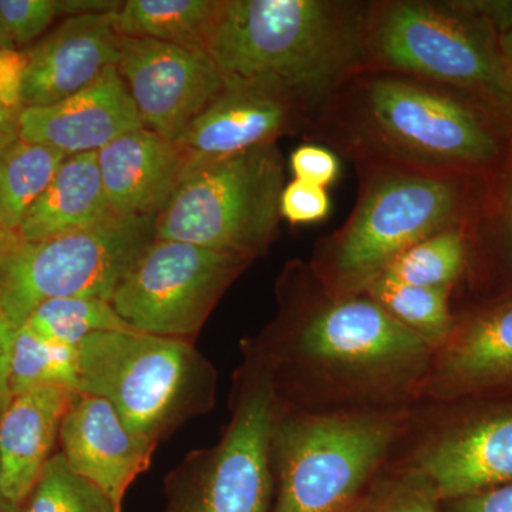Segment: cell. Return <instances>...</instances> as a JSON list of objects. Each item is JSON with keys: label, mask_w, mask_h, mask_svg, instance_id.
<instances>
[{"label": "cell", "mask_w": 512, "mask_h": 512, "mask_svg": "<svg viewBox=\"0 0 512 512\" xmlns=\"http://www.w3.org/2000/svg\"><path fill=\"white\" fill-rule=\"evenodd\" d=\"M433 350L419 403L512 396V295L458 315Z\"/></svg>", "instance_id": "obj_14"}, {"label": "cell", "mask_w": 512, "mask_h": 512, "mask_svg": "<svg viewBox=\"0 0 512 512\" xmlns=\"http://www.w3.org/2000/svg\"><path fill=\"white\" fill-rule=\"evenodd\" d=\"M413 406L355 412L278 406L269 512H348L389 464Z\"/></svg>", "instance_id": "obj_6"}, {"label": "cell", "mask_w": 512, "mask_h": 512, "mask_svg": "<svg viewBox=\"0 0 512 512\" xmlns=\"http://www.w3.org/2000/svg\"><path fill=\"white\" fill-rule=\"evenodd\" d=\"M73 393L63 387H40L12 396L0 412L2 490L8 512H20L53 456Z\"/></svg>", "instance_id": "obj_20"}, {"label": "cell", "mask_w": 512, "mask_h": 512, "mask_svg": "<svg viewBox=\"0 0 512 512\" xmlns=\"http://www.w3.org/2000/svg\"><path fill=\"white\" fill-rule=\"evenodd\" d=\"M231 419L220 441L195 450L165 478L163 512H269L274 501L271 441L278 397L255 340L242 343Z\"/></svg>", "instance_id": "obj_8"}, {"label": "cell", "mask_w": 512, "mask_h": 512, "mask_svg": "<svg viewBox=\"0 0 512 512\" xmlns=\"http://www.w3.org/2000/svg\"><path fill=\"white\" fill-rule=\"evenodd\" d=\"M359 195L345 224L320 239L308 262L335 295L365 293L407 248L476 220L473 177L389 164H355Z\"/></svg>", "instance_id": "obj_4"}, {"label": "cell", "mask_w": 512, "mask_h": 512, "mask_svg": "<svg viewBox=\"0 0 512 512\" xmlns=\"http://www.w3.org/2000/svg\"><path fill=\"white\" fill-rule=\"evenodd\" d=\"M501 60H503L505 93H507L508 111L512 119V16L500 30Z\"/></svg>", "instance_id": "obj_38"}, {"label": "cell", "mask_w": 512, "mask_h": 512, "mask_svg": "<svg viewBox=\"0 0 512 512\" xmlns=\"http://www.w3.org/2000/svg\"><path fill=\"white\" fill-rule=\"evenodd\" d=\"M13 49H16V45L13 43V40L10 39L5 26H3L2 20H0V53Z\"/></svg>", "instance_id": "obj_39"}, {"label": "cell", "mask_w": 512, "mask_h": 512, "mask_svg": "<svg viewBox=\"0 0 512 512\" xmlns=\"http://www.w3.org/2000/svg\"><path fill=\"white\" fill-rule=\"evenodd\" d=\"M2 480H3V470H2V460H0V512H8V510H6L5 500H3Z\"/></svg>", "instance_id": "obj_40"}, {"label": "cell", "mask_w": 512, "mask_h": 512, "mask_svg": "<svg viewBox=\"0 0 512 512\" xmlns=\"http://www.w3.org/2000/svg\"><path fill=\"white\" fill-rule=\"evenodd\" d=\"M57 16L59 0H0V20L15 45L42 36Z\"/></svg>", "instance_id": "obj_31"}, {"label": "cell", "mask_w": 512, "mask_h": 512, "mask_svg": "<svg viewBox=\"0 0 512 512\" xmlns=\"http://www.w3.org/2000/svg\"><path fill=\"white\" fill-rule=\"evenodd\" d=\"M503 174L500 175V194H498V235H500L501 259L512 274V147L504 161Z\"/></svg>", "instance_id": "obj_35"}, {"label": "cell", "mask_w": 512, "mask_h": 512, "mask_svg": "<svg viewBox=\"0 0 512 512\" xmlns=\"http://www.w3.org/2000/svg\"><path fill=\"white\" fill-rule=\"evenodd\" d=\"M156 215L110 212L87 227L28 244L0 281V299L20 328L40 303L60 298L111 302L121 281L156 239Z\"/></svg>", "instance_id": "obj_10"}, {"label": "cell", "mask_w": 512, "mask_h": 512, "mask_svg": "<svg viewBox=\"0 0 512 512\" xmlns=\"http://www.w3.org/2000/svg\"><path fill=\"white\" fill-rule=\"evenodd\" d=\"M279 311L255 338L279 406L355 412L420 402L433 349L367 293L335 295L293 261L278 284Z\"/></svg>", "instance_id": "obj_1"}, {"label": "cell", "mask_w": 512, "mask_h": 512, "mask_svg": "<svg viewBox=\"0 0 512 512\" xmlns=\"http://www.w3.org/2000/svg\"><path fill=\"white\" fill-rule=\"evenodd\" d=\"M511 15L512 2H369L363 66L471 94L512 121L500 50Z\"/></svg>", "instance_id": "obj_5"}, {"label": "cell", "mask_w": 512, "mask_h": 512, "mask_svg": "<svg viewBox=\"0 0 512 512\" xmlns=\"http://www.w3.org/2000/svg\"><path fill=\"white\" fill-rule=\"evenodd\" d=\"M97 160L110 211L123 217H157L190 165V157L175 141L147 128L101 148Z\"/></svg>", "instance_id": "obj_19"}, {"label": "cell", "mask_w": 512, "mask_h": 512, "mask_svg": "<svg viewBox=\"0 0 512 512\" xmlns=\"http://www.w3.org/2000/svg\"><path fill=\"white\" fill-rule=\"evenodd\" d=\"M251 264L247 256L156 238L110 303L138 332L192 342L222 295Z\"/></svg>", "instance_id": "obj_12"}, {"label": "cell", "mask_w": 512, "mask_h": 512, "mask_svg": "<svg viewBox=\"0 0 512 512\" xmlns=\"http://www.w3.org/2000/svg\"><path fill=\"white\" fill-rule=\"evenodd\" d=\"M20 512H120L99 488L77 476L62 453L47 461Z\"/></svg>", "instance_id": "obj_28"}, {"label": "cell", "mask_w": 512, "mask_h": 512, "mask_svg": "<svg viewBox=\"0 0 512 512\" xmlns=\"http://www.w3.org/2000/svg\"><path fill=\"white\" fill-rule=\"evenodd\" d=\"M365 293L433 350L446 342L456 325L454 289L423 288L380 278Z\"/></svg>", "instance_id": "obj_25"}, {"label": "cell", "mask_w": 512, "mask_h": 512, "mask_svg": "<svg viewBox=\"0 0 512 512\" xmlns=\"http://www.w3.org/2000/svg\"><path fill=\"white\" fill-rule=\"evenodd\" d=\"M441 504L421 474L389 463L348 512H441Z\"/></svg>", "instance_id": "obj_29"}, {"label": "cell", "mask_w": 512, "mask_h": 512, "mask_svg": "<svg viewBox=\"0 0 512 512\" xmlns=\"http://www.w3.org/2000/svg\"><path fill=\"white\" fill-rule=\"evenodd\" d=\"M332 207L328 190L303 181L292 180L285 185L279 211L293 225L312 224L325 220Z\"/></svg>", "instance_id": "obj_32"}, {"label": "cell", "mask_w": 512, "mask_h": 512, "mask_svg": "<svg viewBox=\"0 0 512 512\" xmlns=\"http://www.w3.org/2000/svg\"><path fill=\"white\" fill-rule=\"evenodd\" d=\"M421 474L441 503L512 483V399L414 404L389 461Z\"/></svg>", "instance_id": "obj_11"}, {"label": "cell", "mask_w": 512, "mask_h": 512, "mask_svg": "<svg viewBox=\"0 0 512 512\" xmlns=\"http://www.w3.org/2000/svg\"><path fill=\"white\" fill-rule=\"evenodd\" d=\"M79 355L77 349L64 348L37 338L25 326L16 330L10 353V394L40 387H63L77 392Z\"/></svg>", "instance_id": "obj_27"}, {"label": "cell", "mask_w": 512, "mask_h": 512, "mask_svg": "<svg viewBox=\"0 0 512 512\" xmlns=\"http://www.w3.org/2000/svg\"><path fill=\"white\" fill-rule=\"evenodd\" d=\"M221 0H127L117 10V33L207 50Z\"/></svg>", "instance_id": "obj_22"}, {"label": "cell", "mask_w": 512, "mask_h": 512, "mask_svg": "<svg viewBox=\"0 0 512 512\" xmlns=\"http://www.w3.org/2000/svg\"><path fill=\"white\" fill-rule=\"evenodd\" d=\"M289 165L293 180L322 188H328L335 183L340 173V161L336 153L320 144L308 143L296 148Z\"/></svg>", "instance_id": "obj_33"}, {"label": "cell", "mask_w": 512, "mask_h": 512, "mask_svg": "<svg viewBox=\"0 0 512 512\" xmlns=\"http://www.w3.org/2000/svg\"><path fill=\"white\" fill-rule=\"evenodd\" d=\"M276 144L221 160L190 163L157 215L156 238L247 256L264 255L278 229L285 187Z\"/></svg>", "instance_id": "obj_9"}, {"label": "cell", "mask_w": 512, "mask_h": 512, "mask_svg": "<svg viewBox=\"0 0 512 512\" xmlns=\"http://www.w3.org/2000/svg\"><path fill=\"white\" fill-rule=\"evenodd\" d=\"M77 355V392L109 402L131 433L156 448L214 409L217 370L187 340L109 330L84 340Z\"/></svg>", "instance_id": "obj_7"}, {"label": "cell", "mask_w": 512, "mask_h": 512, "mask_svg": "<svg viewBox=\"0 0 512 512\" xmlns=\"http://www.w3.org/2000/svg\"><path fill=\"white\" fill-rule=\"evenodd\" d=\"M473 222L441 229L416 242L397 255L380 278L404 285L456 291L470 261Z\"/></svg>", "instance_id": "obj_23"}, {"label": "cell", "mask_w": 512, "mask_h": 512, "mask_svg": "<svg viewBox=\"0 0 512 512\" xmlns=\"http://www.w3.org/2000/svg\"><path fill=\"white\" fill-rule=\"evenodd\" d=\"M16 330L18 328L10 322L5 309H3L2 299H0V412L12 399L9 387V366Z\"/></svg>", "instance_id": "obj_36"}, {"label": "cell", "mask_w": 512, "mask_h": 512, "mask_svg": "<svg viewBox=\"0 0 512 512\" xmlns=\"http://www.w3.org/2000/svg\"><path fill=\"white\" fill-rule=\"evenodd\" d=\"M63 457L77 476L123 510L128 488L150 467L156 447L128 430L101 397L74 392L59 434Z\"/></svg>", "instance_id": "obj_16"}, {"label": "cell", "mask_w": 512, "mask_h": 512, "mask_svg": "<svg viewBox=\"0 0 512 512\" xmlns=\"http://www.w3.org/2000/svg\"><path fill=\"white\" fill-rule=\"evenodd\" d=\"M116 12L64 19L26 50L25 107H46L74 96L96 82L120 59Z\"/></svg>", "instance_id": "obj_17"}, {"label": "cell", "mask_w": 512, "mask_h": 512, "mask_svg": "<svg viewBox=\"0 0 512 512\" xmlns=\"http://www.w3.org/2000/svg\"><path fill=\"white\" fill-rule=\"evenodd\" d=\"M367 6L350 0H221L207 52L227 82L282 90L313 121L336 87L363 66Z\"/></svg>", "instance_id": "obj_3"}, {"label": "cell", "mask_w": 512, "mask_h": 512, "mask_svg": "<svg viewBox=\"0 0 512 512\" xmlns=\"http://www.w3.org/2000/svg\"><path fill=\"white\" fill-rule=\"evenodd\" d=\"M25 52L18 49L0 53V153L20 138L23 103Z\"/></svg>", "instance_id": "obj_30"}, {"label": "cell", "mask_w": 512, "mask_h": 512, "mask_svg": "<svg viewBox=\"0 0 512 512\" xmlns=\"http://www.w3.org/2000/svg\"><path fill=\"white\" fill-rule=\"evenodd\" d=\"M26 241L18 229L9 228L0 221V281L8 274L10 266L16 261Z\"/></svg>", "instance_id": "obj_37"}, {"label": "cell", "mask_w": 512, "mask_h": 512, "mask_svg": "<svg viewBox=\"0 0 512 512\" xmlns=\"http://www.w3.org/2000/svg\"><path fill=\"white\" fill-rule=\"evenodd\" d=\"M66 154L46 144L16 140L0 153V221L18 229L46 191Z\"/></svg>", "instance_id": "obj_24"}, {"label": "cell", "mask_w": 512, "mask_h": 512, "mask_svg": "<svg viewBox=\"0 0 512 512\" xmlns=\"http://www.w3.org/2000/svg\"><path fill=\"white\" fill-rule=\"evenodd\" d=\"M117 70L144 128L170 141H177L225 87L207 50L141 37L120 36Z\"/></svg>", "instance_id": "obj_13"}, {"label": "cell", "mask_w": 512, "mask_h": 512, "mask_svg": "<svg viewBox=\"0 0 512 512\" xmlns=\"http://www.w3.org/2000/svg\"><path fill=\"white\" fill-rule=\"evenodd\" d=\"M441 512H512V483L447 501Z\"/></svg>", "instance_id": "obj_34"}, {"label": "cell", "mask_w": 512, "mask_h": 512, "mask_svg": "<svg viewBox=\"0 0 512 512\" xmlns=\"http://www.w3.org/2000/svg\"><path fill=\"white\" fill-rule=\"evenodd\" d=\"M144 128L117 66L69 99L46 107H26L20 138L63 154L99 153L114 140Z\"/></svg>", "instance_id": "obj_18"}, {"label": "cell", "mask_w": 512, "mask_h": 512, "mask_svg": "<svg viewBox=\"0 0 512 512\" xmlns=\"http://www.w3.org/2000/svg\"><path fill=\"white\" fill-rule=\"evenodd\" d=\"M312 117L288 93L265 84L227 82L177 138L190 163L221 160L271 146L279 137L311 126Z\"/></svg>", "instance_id": "obj_15"}, {"label": "cell", "mask_w": 512, "mask_h": 512, "mask_svg": "<svg viewBox=\"0 0 512 512\" xmlns=\"http://www.w3.org/2000/svg\"><path fill=\"white\" fill-rule=\"evenodd\" d=\"M22 326L37 338L70 349H79L94 333L133 329L110 302L96 298L50 299L36 306Z\"/></svg>", "instance_id": "obj_26"}, {"label": "cell", "mask_w": 512, "mask_h": 512, "mask_svg": "<svg viewBox=\"0 0 512 512\" xmlns=\"http://www.w3.org/2000/svg\"><path fill=\"white\" fill-rule=\"evenodd\" d=\"M510 119L460 90L360 66L336 87L308 131L355 164L478 175L510 154Z\"/></svg>", "instance_id": "obj_2"}, {"label": "cell", "mask_w": 512, "mask_h": 512, "mask_svg": "<svg viewBox=\"0 0 512 512\" xmlns=\"http://www.w3.org/2000/svg\"><path fill=\"white\" fill-rule=\"evenodd\" d=\"M110 212L97 153L76 154L60 165L19 232L28 244H35L92 225Z\"/></svg>", "instance_id": "obj_21"}]
</instances>
